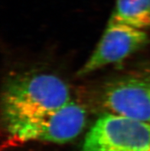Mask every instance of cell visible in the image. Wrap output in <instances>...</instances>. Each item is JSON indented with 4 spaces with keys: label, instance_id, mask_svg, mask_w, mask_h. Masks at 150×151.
Masks as SVG:
<instances>
[{
    "label": "cell",
    "instance_id": "4",
    "mask_svg": "<svg viewBox=\"0 0 150 151\" xmlns=\"http://www.w3.org/2000/svg\"><path fill=\"white\" fill-rule=\"evenodd\" d=\"M100 103L106 113L150 123V73L130 74L108 82Z\"/></svg>",
    "mask_w": 150,
    "mask_h": 151
},
{
    "label": "cell",
    "instance_id": "1",
    "mask_svg": "<svg viewBox=\"0 0 150 151\" xmlns=\"http://www.w3.org/2000/svg\"><path fill=\"white\" fill-rule=\"evenodd\" d=\"M70 101V89L58 77L50 74L22 75L6 85L2 100L3 121L58 109Z\"/></svg>",
    "mask_w": 150,
    "mask_h": 151
},
{
    "label": "cell",
    "instance_id": "3",
    "mask_svg": "<svg viewBox=\"0 0 150 151\" xmlns=\"http://www.w3.org/2000/svg\"><path fill=\"white\" fill-rule=\"evenodd\" d=\"M79 151H150V123L105 113L90 127Z\"/></svg>",
    "mask_w": 150,
    "mask_h": 151
},
{
    "label": "cell",
    "instance_id": "6",
    "mask_svg": "<svg viewBox=\"0 0 150 151\" xmlns=\"http://www.w3.org/2000/svg\"><path fill=\"white\" fill-rule=\"evenodd\" d=\"M110 20L136 28H150V0H116Z\"/></svg>",
    "mask_w": 150,
    "mask_h": 151
},
{
    "label": "cell",
    "instance_id": "5",
    "mask_svg": "<svg viewBox=\"0 0 150 151\" xmlns=\"http://www.w3.org/2000/svg\"><path fill=\"white\" fill-rule=\"evenodd\" d=\"M148 41V35L144 30L110 20L99 43L78 71V75L85 76L125 59L146 45Z\"/></svg>",
    "mask_w": 150,
    "mask_h": 151
},
{
    "label": "cell",
    "instance_id": "2",
    "mask_svg": "<svg viewBox=\"0 0 150 151\" xmlns=\"http://www.w3.org/2000/svg\"><path fill=\"white\" fill-rule=\"evenodd\" d=\"M4 124L9 137L15 141L65 144L84 130L87 113L81 105L71 101L58 109Z\"/></svg>",
    "mask_w": 150,
    "mask_h": 151
}]
</instances>
